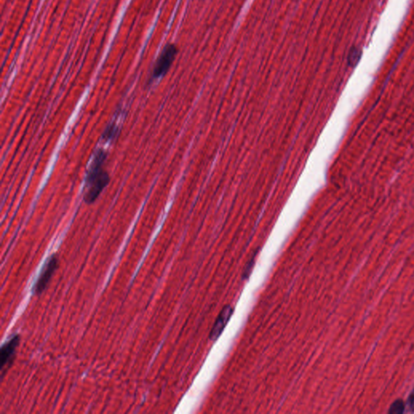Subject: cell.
Returning a JSON list of instances; mask_svg holds the SVG:
<instances>
[{"label": "cell", "instance_id": "cell-1", "mask_svg": "<svg viewBox=\"0 0 414 414\" xmlns=\"http://www.w3.org/2000/svg\"><path fill=\"white\" fill-rule=\"evenodd\" d=\"M106 158L107 154L104 150L100 149L96 152L93 165L86 176V193L83 197L86 203L94 202L109 183L108 173L103 169Z\"/></svg>", "mask_w": 414, "mask_h": 414}, {"label": "cell", "instance_id": "cell-2", "mask_svg": "<svg viewBox=\"0 0 414 414\" xmlns=\"http://www.w3.org/2000/svg\"><path fill=\"white\" fill-rule=\"evenodd\" d=\"M176 54L177 48L173 44H169L164 48L154 67L152 74L154 79H159L166 75L176 58Z\"/></svg>", "mask_w": 414, "mask_h": 414}, {"label": "cell", "instance_id": "cell-3", "mask_svg": "<svg viewBox=\"0 0 414 414\" xmlns=\"http://www.w3.org/2000/svg\"><path fill=\"white\" fill-rule=\"evenodd\" d=\"M19 341H20V337L19 335H15L8 339V341L4 343L1 348L0 362H1L3 376L13 363L14 359L16 357V349L19 347Z\"/></svg>", "mask_w": 414, "mask_h": 414}, {"label": "cell", "instance_id": "cell-4", "mask_svg": "<svg viewBox=\"0 0 414 414\" xmlns=\"http://www.w3.org/2000/svg\"><path fill=\"white\" fill-rule=\"evenodd\" d=\"M58 258L56 255L51 256V258H49L41 270L37 283H35V287L33 290L35 294H41L47 289L53 274L58 268Z\"/></svg>", "mask_w": 414, "mask_h": 414}, {"label": "cell", "instance_id": "cell-5", "mask_svg": "<svg viewBox=\"0 0 414 414\" xmlns=\"http://www.w3.org/2000/svg\"><path fill=\"white\" fill-rule=\"evenodd\" d=\"M233 314V308L230 305H226L221 311L219 316L217 317L216 320L214 324L211 333H210V339L211 341H216L217 339L220 337V335L224 330L225 327L230 320Z\"/></svg>", "mask_w": 414, "mask_h": 414}, {"label": "cell", "instance_id": "cell-6", "mask_svg": "<svg viewBox=\"0 0 414 414\" xmlns=\"http://www.w3.org/2000/svg\"><path fill=\"white\" fill-rule=\"evenodd\" d=\"M361 57H362V51L357 47H353L351 48L348 55V63L350 66H356L357 64L360 61Z\"/></svg>", "mask_w": 414, "mask_h": 414}, {"label": "cell", "instance_id": "cell-7", "mask_svg": "<svg viewBox=\"0 0 414 414\" xmlns=\"http://www.w3.org/2000/svg\"><path fill=\"white\" fill-rule=\"evenodd\" d=\"M117 134H118V127L116 125L111 124L105 129V132L103 134V137L106 141L112 140L116 137Z\"/></svg>", "mask_w": 414, "mask_h": 414}, {"label": "cell", "instance_id": "cell-8", "mask_svg": "<svg viewBox=\"0 0 414 414\" xmlns=\"http://www.w3.org/2000/svg\"><path fill=\"white\" fill-rule=\"evenodd\" d=\"M405 411V405L402 401H397L393 403L389 409L390 413L401 414Z\"/></svg>", "mask_w": 414, "mask_h": 414}, {"label": "cell", "instance_id": "cell-9", "mask_svg": "<svg viewBox=\"0 0 414 414\" xmlns=\"http://www.w3.org/2000/svg\"><path fill=\"white\" fill-rule=\"evenodd\" d=\"M408 404L409 408L414 411V390L411 393L410 396L408 397Z\"/></svg>", "mask_w": 414, "mask_h": 414}]
</instances>
